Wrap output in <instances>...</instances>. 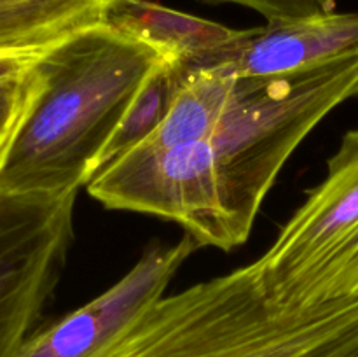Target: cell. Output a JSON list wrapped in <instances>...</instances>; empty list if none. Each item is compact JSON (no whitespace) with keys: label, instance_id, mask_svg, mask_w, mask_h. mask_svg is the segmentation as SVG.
I'll list each match as a JSON object with an SVG mask.
<instances>
[{"label":"cell","instance_id":"1","mask_svg":"<svg viewBox=\"0 0 358 357\" xmlns=\"http://www.w3.org/2000/svg\"><path fill=\"white\" fill-rule=\"evenodd\" d=\"M163 56L112 24L91 28L34 62L35 90L0 158V192L76 196Z\"/></svg>","mask_w":358,"mask_h":357},{"label":"cell","instance_id":"2","mask_svg":"<svg viewBox=\"0 0 358 357\" xmlns=\"http://www.w3.org/2000/svg\"><path fill=\"white\" fill-rule=\"evenodd\" d=\"M103 357H358V298L282 307L250 262L163 296Z\"/></svg>","mask_w":358,"mask_h":357},{"label":"cell","instance_id":"3","mask_svg":"<svg viewBox=\"0 0 358 357\" xmlns=\"http://www.w3.org/2000/svg\"><path fill=\"white\" fill-rule=\"evenodd\" d=\"M358 94V51L294 72L234 77L210 139L227 214L241 240L299 144Z\"/></svg>","mask_w":358,"mask_h":357},{"label":"cell","instance_id":"4","mask_svg":"<svg viewBox=\"0 0 358 357\" xmlns=\"http://www.w3.org/2000/svg\"><path fill=\"white\" fill-rule=\"evenodd\" d=\"M254 262L264 293L282 307L358 298V128L343 136L324 181Z\"/></svg>","mask_w":358,"mask_h":357},{"label":"cell","instance_id":"5","mask_svg":"<svg viewBox=\"0 0 358 357\" xmlns=\"http://www.w3.org/2000/svg\"><path fill=\"white\" fill-rule=\"evenodd\" d=\"M107 209L150 214L184 226L201 247L245 244L224 203L210 142L159 147L140 144L86 186Z\"/></svg>","mask_w":358,"mask_h":357},{"label":"cell","instance_id":"6","mask_svg":"<svg viewBox=\"0 0 358 357\" xmlns=\"http://www.w3.org/2000/svg\"><path fill=\"white\" fill-rule=\"evenodd\" d=\"M76 196L0 192V357H17L55 290L73 233Z\"/></svg>","mask_w":358,"mask_h":357},{"label":"cell","instance_id":"7","mask_svg":"<svg viewBox=\"0 0 358 357\" xmlns=\"http://www.w3.org/2000/svg\"><path fill=\"white\" fill-rule=\"evenodd\" d=\"M201 245L189 233L147 248L112 287L52 324L34 331L17 357H103L157 303Z\"/></svg>","mask_w":358,"mask_h":357},{"label":"cell","instance_id":"8","mask_svg":"<svg viewBox=\"0 0 358 357\" xmlns=\"http://www.w3.org/2000/svg\"><path fill=\"white\" fill-rule=\"evenodd\" d=\"M358 51V13L268 21L241 30L224 65L234 77L294 72Z\"/></svg>","mask_w":358,"mask_h":357},{"label":"cell","instance_id":"9","mask_svg":"<svg viewBox=\"0 0 358 357\" xmlns=\"http://www.w3.org/2000/svg\"><path fill=\"white\" fill-rule=\"evenodd\" d=\"M108 24L145 42L168 63L184 70L226 63L241 30L170 9L152 0H119Z\"/></svg>","mask_w":358,"mask_h":357},{"label":"cell","instance_id":"10","mask_svg":"<svg viewBox=\"0 0 358 357\" xmlns=\"http://www.w3.org/2000/svg\"><path fill=\"white\" fill-rule=\"evenodd\" d=\"M119 0H0V56L37 59L108 23Z\"/></svg>","mask_w":358,"mask_h":357},{"label":"cell","instance_id":"11","mask_svg":"<svg viewBox=\"0 0 358 357\" xmlns=\"http://www.w3.org/2000/svg\"><path fill=\"white\" fill-rule=\"evenodd\" d=\"M234 76L226 65L184 70L170 111L147 144L159 147L210 142L229 98Z\"/></svg>","mask_w":358,"mask_h":357},{"label":"cell","instance_id":"12","mask_svg":"<svg viewBox=\"0 0 358 357\" xmlns=\"http://www.w3.org/2000/svg\"><path fill=\"white\" fill-rule=\"evenodd\" d=\"M182 77H184V69L168 63L166 59H163L152 70L136 97L133 98L121 125L117 126L114 136L108 142L98 172L107 168L108 164L128 154L156 133L170 111L171 100L180 86Z\"/></svg>","mask_w":358,"mask_h":357},{"label":"cell","instance_id":"13","mask_svg":"<svg viewBox=\"0 0 358 357\" xmlns=\"http://www.w3.org/2000/svg\"><path fill=\"white\" fill-rule=\"evenodd\" d=\"M34 62L20 72L0 79V158L34 94L37 83Z\"/></svg>","mask_w":358,"mask_h":357},{"label":"cell","instance_id":"14","mask_svg":"<svg viewBox=\"0 0 358 357\" xmlns=\"http://www.w3.org/2000/svg\"><path fill=\"white\" fill-rule=\"evenodd\" d=\"M212 4H238L257 10L268 21L301 20L336 10V0H205Z\"/></svg>","mask_w":358,"mask_h":357},{"label":"cell","instance_id":"15","mask_svg":"<svg viewBox=\"0 0 358 357\" xmlns=\"http://www.w3.org/2000/svg\"><path fill=\"white\" fill-rule=\"evenodd\" d=\"M34 59H17V58H2L0 56V79L13 74L20 72L24 66H28Z\"/></svg>","mask_w":358,"mask_h":357}]
</instances>
